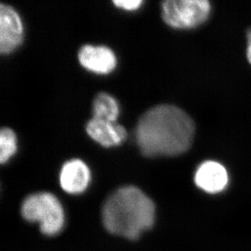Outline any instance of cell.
Listing matches in <instances>:
<instances>
[{"mask_svg": "<svg viewBox=\"0 0 251 251\" xmlns=\"http://www.w3.org/2000/svg\"><path fill=\"white\" fill-rule=\"evenodd\" d=\"M194 121L173 105H159L142 115L136 140L145 156H174L187 151L195 136Z\"/></svg>", "mask_w": 251, "mask_h": 251, "instance_id": "cell-1", "label": "cell"}, {"mask_svg": "<svg viewBox=\"0 0 251 251\" xmlns=\"http://www.w3.org/2000/svg\"><path fill=\"white\" fill-rule=\"evenodd\" d=\"M102 218L108 232L136 240L154 225L155 206L140 189L127 185L116 190L106 200Z\"/></svg>", "mask_w": 251, "mask_h": 251, "instance_id": "cell-2", "label": "cell"}, {"mask_svg": "<svg viewBox=\"0 0 251 251\" xmlns=\"http://www.w3.org/2000/svg\"><path fill=\"white\" fill-rule=\"evenodd\" d=\"M22 215L27 221L39 224L41 232L48 236L58 234L65 221L64 208L59 199L48 192L27 197L22 203Z\"/></svg>", "mask_w": 251, "mask_h": 251, "instance_id": "cell-3", "label": "cell"}, {"mask_svg": "<svg viewBox=\"0 0 251 251\" xmlns=\"http://www.w3.org/2000/svg\"><path fill=\"white\" fill-rule=\"evenodd\" d=\"M211 12L206 0H167L162 3V17L169 26L195 28L206 22Z\"/></svg>", "mask_w": 251, "mask_h": 251, "instance_id": "cell-4", "label": "cell"}, {"mask_svg": "<svg viewBox=\"0 0 251 251\" xmlns=\"http://www.w3.org/2000/svg\"><path fill=\"white\" fill-rule=\"evenodd\" d=\"M24 38V27L18 12L9 5H0V52L14 51Z\"/></svg>", "mask_w": 251, "mask_h": 251, "instance_id": "cell-5", "label": "cell"}, {"mask_svg": "<svg viewBox=\"0 0 251 251\" xmlns=\"http://www.w3.org/2000/svg\"><path fill=\"white\" fill-rule=\"evenodd\" d=\"M78 59L85 69L98 74H109L117 63L115 53L105 46H83L79 50Z\"/></svg>", "mask_w": 251, "mask_h": 251, "instance_id": "cell-6", "label": "cell"}, {"mask_svg": "<svg viewBox=\"0 0 251 251\" xmlns=\"http://www.w3.org/2000/svg\"><path fill=\"white\" fill-rule=\"evenodd\" d=\"M91 179L90 168L81 159H74L64 163L59 173L62 189L70 195L83 193Z\"/></svg>", "mask_w": 251, "mask_h": 251, "instance_id": "cell-7", "label": "cell"}, {"mask_svg": "<svg viewBox=\"0 0 251 251\" xmlns=\"http://www.w3.org/2000/svg\"><path fill=\"white\" fill-rule=\"evenodd\" d=\"M195 184L209 194H217L225 190L228 181L227 171L222 164L216 161H206L198 168Z\"/></svg>", "mask_w": 251, "mask_h": 251, "instance_id": "cell-8", "label": "cell"}, {"mask_svg": "<svg viewBox=\"0 0 251 251\" xmlns=\"http://www.w3.org/2000/svg\"><path fill=\"white\" fill-rule=\"evenodd\" d=\"M86 132L90 138L104 147L118 146L127 138V132L123 126L94 117L86 125Z\"/></svg>", "mask_w": 251, "mask_h": 251, "instance_id": "cell-9", "label": "cell"}, {"mask_svg": "<svg viewBox=\"0 0 251 251\" xmlns=\"http://www.w3.org/2000/svg\"><path fill=\"white\" fill-rule=\"evenodd\" d=\"M120 113L118 102L107 93L98 94L93 102V117L116 122Z\"/></svg>", "mask_w": 251, "mask_h": 251, "instance_id": "cell-10", "label": "cell"}, {"mask_svg": "<svg viewBox=\"0 0 251 251\" xmlns=\"http://www.w3.org/2000/svg\"><path fill=\"white\" fill-rule=\"evenodd\" d=\"M17 136L9 128H2L0 131V162L5 164L17 151Z\"/></svg>", "mask_w": 251, "mask_h": 251, "instance_id": "cell-11", "label": "cell"}, {"mask_svg": "<svg viewBox=\"0 0 251 251\" xmlns=\"http://www.w3.org/2000/svg\"><path fill=\"white\" fill-rule=\"evenodd\" d=\"M114 4L119 8L126 10V11H134L141 7L143 3L142 0H114Z\"/></svg>", "mask_w": 251, "mask_h": 251, "instance_id": "cell-12", "label": "cell"}, {"mask_svg": "<svg viewBox=\"0 0 251 251\" xmlns=\"http://www.w3.org/2000/svg\"><path fill=\"white\" fill-rule=\"evenodd\" d=\"M247 59L251 64V28L247 33Z\"/></svg>", "mask_w": 251, "mask_h": 251, "instance_id": "cell-13", "label": "cell"}]
</instances>
